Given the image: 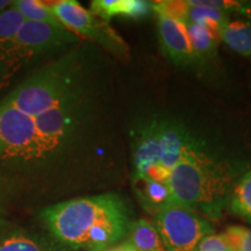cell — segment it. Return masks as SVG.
Returning a JSON list of instances; mask_svg holds the SVG:
<instances>
[{"label": "cell", "mask_w": 251, "mask_h": 251, "mask_svg": "<svg viewBox=\"0 0 251 251\" xmlns=\"http://www.w3.org/2000/svg\"><path fill=\"white\" fill-rule=\"evenodd\" d=\"M188 5V11L186 15V21L184 24L190 23L199 26L209 28V29L221 34V30L224 29L230 19L229 15L222 12L216 11V9L205 7V6L193 5L191 4L190 0H186Z\"/></svg>", "instance_id": "16"}, {"label": "cell", "mask_w": 251, "mask_h": 251, "mask_svg": "<svg viewBox=\"0 0 251 251\" xmlns=\"http://www.w3.org/2000/svg\"><path fill=\"white\" fill-rule=\"evenodd\" d=\"M2 206H4V203H2V201H1V199H0V212L2 211Z\"/></svg>", "instance_id": "26"}, {"label": "cell", "mask_w": 251, "mask_h": 251, "mask_svg": "<svg viewBox=\"0 0 251 251\" xmlns=\"http://www.w3.org/2000/svg\"><path fill=\"white\" fill-rule=\"evenodd\" d=\"M24 23L25 19L23 15L13 6H9L8 8L0 12V42L14 36Z\"/></svg>", "instance_id": "19"}, {"label": "cell", "mask_w": 251, "mask_h": 251, "mask_svg": "<svg viewBox=\"0 0 251 251\" xmlns=\"http://www.w3.org/2000/svg\"><path fill=\"white\" fill-rule=\"evenodd\" d=\"M234 180L233 169L207 151L206 144L199 140L172 168L168 184L176 203L206 219L218 220L230 200Z\"/></svg>", "instance_id": "3"}, {"label": "cell", "mask_w": 251, "mask_h": 251, "mask_svg": "<svg viewBox=\"0 0 251 251\" xmlns=\"http://www.w3.org/2000/svg\"><path fill=\"white\" fill-rule=\"evenodd\" d=\"M105 251H139L135 248L133 244H131L129 241H125V242H120L117 246L109 248V249Z\"/></svg>", "instance_id": "23"}, {"label": "cell", "mask_w": 251, "mask_h": 251, "mask_svg": "<svg viewBox=\"0 0 251 251\" xmlns=\"http://www.w3.org/2000/svg\"><path fill=\"white\" fill-rule=\"evenodd\" d=\"M127 237L139 251H168L157 234L156 228L148 220L134 221Z\"/></svg>", "instance_id": "14"}, {"label": "cell", "mask_w": 251, "mask_h": 251, "mask_svg": "<svg viewBox=\"0 0 251 251\" xmlns=\"http://www.w3.org/2000/svg\"><path fill=\"white\" fill-rule=\"evenodd\" d=\"M198 251H231L221 234H211L200 242Z\"/></svg>", "instance_id": "22"}, {"label": "cell", "mask_w": 251, "mask_h": 251, "mask_svg": "<svg viewBox=\"0 0 251 251\" xmlns=\"http://www.w3.org/2000/svg\"><path fill=\"white\" fill-rule=\"evenodd\" d=\"M191 4L205 6L216 11L222 12V13L230 14L238 12V8L241 6V1H229V0H190Z\"/></svg>", "instance_id": "21"}, {"label": "cell", "mask_w": 251, "mask_h": 251, "mask_svg": "<svg viewBox=\"0 0 251 251\" xmlns=\"http://www.w3.org/2000/svg\"><path fill=\"white\" fill-rule=\"evenodd\" d=\"M151 9L153 13H161L166 17L175 19V20L185 23L186 21V15L188 11L187 1H151Z\"/></svg>", "instance_id": "20"}, {"label": "cell", "mask_w": 251, "mask_h": 251, "mask_svg": "<svg viewBox=\"0 0 251 251\" xmlns=\"http://www.w3.org/2000/svg\"><path fill=\"white\" fill-rule=\"evenodd\" d=\"M229 206L231 212L251 222V170L234 186Z\"/></svg>", "instance_id": "17"}, {"label": "cell", "mask_w": 251, "mask_h": 251, "mask_svg": "<svg viewBox=\"0 0 251 251\" xmlns=\"http://www.w3.org/2000/svg\"><path fill=\"white\" fill-rule=\"evenodd\" d=\"M12 6L23 15L25 21L64 27L54 14L49 2L39 1V0H13Z\"/></svg>", "instance_id": "15"}, {"label": "cell", "mask_w": 251, "mask_h": 251, "mask_svg": "<svg viewBox=\"0 0 251 251\" xmlns=\"http://www.w3.org/2000/svg\"><path fill=\"white\" fill-rule=\"evenodd\" d=\"M102 71L48 109L0 103V199L76 192L100 181L114 136Z\"/></svg>", "instance_id": "1"}, {"label": "cell", "mask_w": 251, "mask_h": 251, "mask_svg": "<svg viewBox=\"0 0 251 251\" xmlns=\"http://www.w3.org/2000/svg\"><path fill=\"white\" fill-rule=\"evenodd\" d=\"M237 13L251 19V1H241V6Z\"/></svg>", "instance_id": "24"}, {"label": "cell", "mask_w": 251, "mask_h": 251, "mask_svg": "<svg viewBox=\"0 0 251 251\" xmlns=\"http://www.w3.org/2000/svg\"><path fill=\"white\" fill-rule=\"evenodd\" d=\"M221 235L231 251H251V229L230 226Z\"/></svg>", "instance_id": "18"}, {"label": "cell", "mask_w": 251, "mask_h": 251, "mask_svg": "<svg viewBox=\"0 0 251 251\" xmlns=\"http://www.w3.org/2000/svg\"><path fill=\"white\" fill-rule=\"evenodd\" d=\"M221 41L237 54L251 58V23L229 21L221 30Z\"/></svg>", "instance_id": "13"}, {"label": "cell", "mask_w": 251, "mask_h": 251, "mask_svg": "<svg viewBox=\"0 0 251 251\" xmlns=\"http://www.w3.org/2000/svg\"><path fill=\"white\" fill-rule=\"evenodd\" d=\"M153 227L168 251H198L201 241L213 234L206 218L178 203L153 213Z\"/></svg>", "instance_id": "7"}, {"label": "cell", "mask_w": 251, "mask_h": 251, "mask_svg": "<svg viewBox=\"0 0 251 251\" xmlns=\"http://www.w3.org/2000/svg\"><path fill=\"white\" fill-rule=\"evenodd\" d=\"M186 27L188 37H190L191 45L196 56L198 63L207 61L208 58L214 57L216 55L219 42L221 41V34L209 29V28L186 23L184 24Z\"/></svg>", "instance_id": "12"}, {"label": "cell", "mask_w": 251, "mask_h": 251, "mask_svg": "<svg viewBox=\"0 0 251 251\" xmlns=\"http://www.w3.org/2000/svg\"><path fill=\"white\" fill-rule=\"evenodd\" d=\"M90 12L108 23L114 17L144 18L151 13L152 9L151 1L143 0H93L91 1Z\"/></svg>", "instance_id": "9"}, {"label": "cell", "mask_w": 251, "mask_h": 251, "mask_svg": "<svg viewBox=\"0 0 251 251\" xmlns=\"http://www.w3.org/2000/svg\"><path fill=\"white\" fill-rule=\"evenodd\" d=\"M184 126L153 119L137 128L133 140V177L168 183L184 151L198 142Z\"/></svg>", "instance_id": "4"}, {"label": "cell", "mask_w": 251, "mask_h": 251, "mask_svg": "<svg viewBox=\"0 0 251 251\" xmlns=\"http://www.w3.org/2000/svg\"><path fill=\"white\" fill-rule=\"evenodd\" d=\"M155 14L159 43L166 58L176 65L185 67L198 63L185 25L164 14Z\"/></svg>", "instance_id": "8"}, {"label": "cell", "mask_w": 251, "mask_h": 251, "mask_svg": "<svg viewBox=\"0 0 251 251\" xmlns=\"http://www.w3.org/2000/svg\"><path fill=\"white\" fill-rule=\"evenodd\" d=\"M12 2H13V0H0V12L12 6Z\"/></svg>", "instance_id": "25"}, {"label": "cell", "mask_w": 251, "mask_h": 251, "mask_svg": "<svg viewBox=\"0 0 251 251\" xmlns=\"http://www.w3.org/2000/svg\"><path fill=\"white\" fill-rule=\"evenodd\" d=\"M41 219L55 241L71 251H105L128 236L127 203L115 193L80 197L52 203Z\"/></svg>", "instance_id": "2"}, {"label": "cell", "mask_w": 251, "mask_h": 251, "mask_svg": "<svg viewBox=\"0 0 251 251\" xmlns=\"http://www.w3.org/2000/svg\"><path fill=\"white\" fill-rule=\"evenodd\" d=\"M52 12L67 29L119 59H127L129 47L107 21L94 15L75 0L49 2Z\"/></svg>", "instance_id": "6"}, {"label": "cell", "mask_w": 251, "mask_h": 251, "mask_svg": "<svg viewBox=\"0 0 251 251\" xmlns=\"http://www.w3.org/2000/svg\"><path fill=\"white\" fill-rule=\"evenodd\" d=\"M133 184L142 205L151 214L170 203H176L168 183L133 177Z\"/></svg>", "instance_id": "11"}, {"label": "cell", "mask_w": 251, "mask_h": 251, "mask_svg": "<svg viewBox=\"0 0 251 251\" xmlns=\"http://www.w3.org/2000/svg\"><path fill=\"white\" fill-rule=\"evenodd\" d=\"M0 251H71L54 238L26 230L8 231L0 237Z\"/></svg>", "instance_id": "10"}, {"label": "cell", "mask_w": 251, "mask_h": 251, "mask_svg": "<svg viewBox=\"0 0 251 251\" xmlns=\"http://www.w3.org/2000/svg\"><path fill=\"white\" fill-rule=\"evenodd\" d=\"M81 41L65 27L25 21L14 36L0 42V92L23 70L62 55Z\"/></svg>", "instance_id": "5"}]
</instances>
